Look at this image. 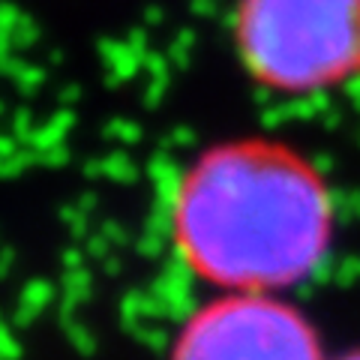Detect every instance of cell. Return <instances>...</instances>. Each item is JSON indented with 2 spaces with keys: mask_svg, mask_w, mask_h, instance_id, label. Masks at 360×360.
Here are the masks:
<instances>
[{
  "mask_svg": "<svg viewBox=\"0 0 360 360\" xmlns=\"http://www.w3.org/2000/svg\"><path fill=\"white\" fill-rule=\"evenodd\" d=\"M172 234L207 285L274 295L303 283L333 240V198L307 156L270 139L217 144L174 189Z\"/></svg>",
  "mask_w": 360,
  "mask_h": 360,
  "instance_id": "6da1fadb",
  "label": "cell"
},
{
  "mask_svg": "<svg viewBox=\"0 0 360 360\" xmlns=\"http://www.w3.org/2000/svg\"><path fill=\"white\" fill-rule=\"evenodd\" d=\"M234 49L267 90L340 87L360 75V0H240Z\"/></svg>",
  "mask_w": 360,
  "mask_h": 360,
  "instance_id": "7a4b0ae2",
  "label": "cell"
},
{
  "mask_svg": "<svg viewBox=\"0 0 360 360\" xmlns=\"http://www.w3.org/2000/svg\"><path fill=\"white\" fill-rule=\"evenodd\" d=\"M168 360H324L297 307L258 291H229L180 328Z\"/></svg>",
  "mask_w": 360,
  "mask_h": 360,
  "instance_id": "3957f363",
  "label": "cell"
},
{
  "mask_svg": "<svg viewBox=\"0 0 360 360\" xmlns=\"http://www.w3.org/2000/svg\"><path fill=\"white\" fill-rule=\"evenodd\" d=\"M340 360H360V348H354V352H348V354H342Z\"/></svg>",
  "mask_w": 360,
  "mask_h": 360,
  "instance_id": "277c9868",
  "label": "cell"
}]
</instances>
